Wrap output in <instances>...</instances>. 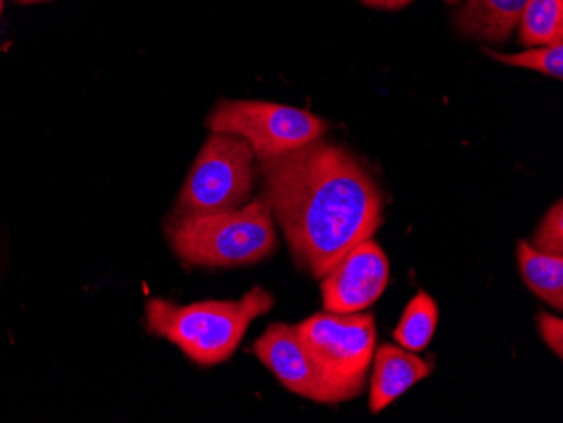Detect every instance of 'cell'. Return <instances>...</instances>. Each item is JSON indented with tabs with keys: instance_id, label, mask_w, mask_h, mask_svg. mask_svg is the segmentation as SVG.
I'll return each mask as SVG.
<instances>
[{
	"instance_id": "ffe728a7",
	"label": "cell",
	"mask_w": 563,
	"mask_h": 423,
	"mask_svg": "<svg viewBox=\"0 0 563 423\" xmlns=\"http://www.w3.org/2000/svg\"><path fill=\"white\" fill-rule=\"evenodd\" d=\"M449 4H457L459 0H445Z\"/></svg>"
},
{
	"instance_id": "52a82bcc",
	"label": "cell",
	"mask_w": 563,
	"mask_h": 423,
	"mask_svg": "<svg viewBox=\"0 0 563 423\" xmlns=\"http://www.w3.org/2000/svg\"><path fill=\"white\" fill-rule=\"evenodd\" d=\"M390 265L372 238L354 246L322 277V308L325 312L353 314L375 304L387 289Z\"/></svg>"
},
{
	"instance_id": "3957f363",
	"label": "cell",
	"mask_w": 563,
	"mask_h": 423,
	"mask_svg": "<svg viewBox=\"0 0 563 423\" xmlns=\"http://www.w3.org/2000/svg\"><path fill=\"white\" fill-rule=\"evenodd\" d=\"M174 254L188 267H242L258 264L278 246L275 220L264 196L236 210L211 214H170L164 223Z\"/></svg>"
},
{
	"instance_id": "ac0fdd59",
	"label": "cell",
	"mask_w": 563,
	"mask_h": 423,
	"mask_svg": "<svg viewBox=\"0 0 563 423\" xmlns=\"http://www.w3.org/2000/svg\"><path fill=\"white\" fill-rule=\"evenodd\" d=\"M21 4H33V2H40V0H18Z\"/></svg>"
},
{
	"instance_id": "5bb4252c",
	"label": "cell",
	"mask_w": 563,
	"mask_h": 423,
	"mask_svg": "<svg viewBox=\"0 0 563 423\" xmlns=\"http://www.w3.org/2000/svg\"><path fill=\"white\" fill-rule=\"evenodd\" d=\"M484 55L503 65L515 66V68L533 69L542 73L547 77L563 78V44L556 46H539L533 49H527L517 55H503V53L493 52V49H483Z\"/></svg>"
},
{
	"instance_id": "e0dca14e",
	"label": "cell",
	"mask_w": 563,
	"mask_h": 423,
	"mask_svg": "<svg viewBox=\"0 0 563 423\" xmlns=\"http://www.w3.org/2000/svg\"><path fill=\"white\" fill-rule=\"evenodd\" d=\"M362 2L365 5H369V8L394 11V9L405 8V5L410 4L412 0H362Z\"/></svg>"
},
{
	"instance_id": "9a60e30c",
	"label": "cell",
	"mask_w": 563,
	"mask_h": 423,
	"mask_svg": "<svg viewBox=\"0 0 563 423\" xmlns=\"http://www.w3.org/2000/svg\"><path fill=\"white\" fill-rule=\"evenodd\" d=\"M534 251L542 254L559 255L563 257V207L562 201H556L549 213L543 218L537 233L533 236V243H530Z\"/></svg>"
},
{
	"instance_id": "5b68a950",
	"label": "cell",
	"mask_w": 563,
	"mask_h": 423,
	"mask_svg": "<svg viewBox=\"0 0 563 423\" xmlns=\"http://www.w3.org/2000/svg\"><path fill=\"white\" fill-rule=\"evenodd\" d=\"M255 157L242 137L211 132L189 170L174 214L220 213L249 203Z\"/></svg>"
},
{
	"instance_id": "2e32d148",
	"label": "cell",
	"mask_w": 563,
	"mask_h": 423,
	"mask_svg": "<svg viewBox=\"0 0 563 423\" xmlns=\"http://www.w3.org/2000/svg\"><path fill=\"white\" fill-rule=\"evenodd\" d=\"M539 324V333L542 339L545 341L547 346L555 353L559 358L563 355V322L556 315L540 312L537 318Z\"/></svg>"
},
{
	"instance_id": "8fae6325",
	"label": "cell",
	"mask_w": 563,
	"mask_h": 423,
	"mask_svg": "<svg viewBox=\"0 0 563 423\" xmlns=\"http://www.w3.org/2000/svg\"><path fill=\"white\" fill-rule=\"evenodd\" d=\"M518 267L528 289L556 311L563 309V257L542 254L527 242L518 243Z\"/></svg>"
},
{
	"instance_id": "7a4b0ae2",
	"label": "cell",
	"mask_w": 563,
	"mask_h": 423,
	"mask_svg": "<svg viewBox=\"0 0 563 423\" xmlns=\"http://www.w3.org/2000/svg\"><path fill=\"white\" fill-rule=\"evenodd\" d=\"M275 297L262 286L239 301H202L177 305L163 297L145 302V326L169 341L196 365L211 368L235 355L250 324L271 312Z\"/></svg>"
},
{
	"instance_id": "d6986e66",
	"label": "cell",
	"mask_w": 563,
	"mask_h": 423,
	"mask_svg": "<svg viewBox=\"0 0 563 423\" xmlns=\"http://www.w3.org/2000/svg\"><path fill=\"white\" fill-rule=\"evenodd\" d=\"M4 12V0H0V15Z\"/></svg>"
},
{
	"instance_id": "6da1fadb",
	"label": "cell",
	"mask_w": 563,
	"mask_h": 423,
	"mask_svg": "<svg viewBox=\"0 0 563 423\" xmlns=\"http://www.w3.org/2000/svg\"><path fill=\"white\" fill-rule=\"evenodd\" d=\"M258 164L272 216L296 264L316 279L382 226L378 186L343 147L319 138Z\"/></svg>"
},
{
	"instance_id": "30bf717a",
	"label": "cell",
	"mask_w": 563,
	"mask_h": 423,
	"mask_svg": "<svg viewBox=\"0 0 563 423\" xmlns=\"http://www.w3.org/2000/svg\"><path fill=\"white\" fill-rule=\"evenodd\" d=\"M527 4L528 0H467L455 15V27L466 36L505 44Z\"/></svg>"
},
{
	"instance_id": "8992f818",
	"label": "cell",
	"mask_w": 563,
	"mask_h": 423,
	"mask_svg": "<svg viewBox=\"0 0 563 423\" xmlns=\"http://www.w3.org/2000/svg\"><path fill=\"white\" fill-rule=\"evenodd\" d=\"M207 123L211 132L249 142L258 163L319 141L328 132V122L314 113L261 100H220Z\"/></svg>"
},
{
	"instance_id": "277c9868",
	"label": "cell",
	"mask_w": 563,
	"mask_h": 423,
	"mask_svg": "<svg viewBox=\"0 0 563 423\" xmlns=\"http://www.w3.org/2000/svg\"><path fill=\"white\" fill-rule=\"evenodd\" d=\"M296 330L340 402L360 397L375 356V318L362 312H319L297 324Z\"/></svg>"
},
{
	"instance_id": "ba28073f",
	"label": "cell",
	"mask_w": 563,
	"mask_h": 423,
	"mask_svg": "<svg viewBox=\"0 0 563 423\" xmlns=\"http://www.w3.org/2000/svg\"><path fill=\"white\" fill-rule=\"evenodd\" d=\"M253 353L290 393L324 405L341 403L307 353L296 326L274 322L255 341Z\"/></svg>"
},
{
	"instance_id": "7c38bea8",
	"label": "cell",
	"mask_w": 563,
	"mask_h": 423,
	"mask_svg": "<svg viewBox=\"0 0 563 423\" xmlns=\"http://www.w3.org/2000/svg\"><path fill=\"white\" fill-rule=\"evenodd\" d=\"M439 324V308L429 293L420 290L408 302L394 333V339L407 352L420 353L435 336Z\"/></svg>"
},
{
	"instance_id": "4fadbf2b",
	"label": "cell",
	"mask_w": 563,
	"mask_h": 423,
	"mask_svg": "<svg viewBox=\"0 0 563 423\" xmlns=\"http://www.w3.org/2000/svg\"><path fill=\"white\" fill-rule=\"evenodd\" d=\"M518 26L523 46L563 44V0H528Z\"/></svg>"
},
{
	"instance_id": "9c48e42d",
	"label": "cell",
	"mask_w": 563,
	"mask_h": 423,
	"mask_svg": "<svg viewBox=\"0 0 563 423\" xmlns=\"http://www.w3.org/2000/svg\"><path fill=\"white\" fill-rule=\"evenodd\" d=\"M372 366L368 407L373 415L388 409L401 394L426 380L433 371V366L417 353L391 344H383L375 349Z\"/></svg>"
}]
</instances>
